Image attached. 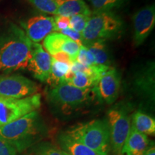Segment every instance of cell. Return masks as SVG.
<instances>
[{"label":"cell","instance_id":"16","mask_svg":"<svg viewBox=\"0 0 155 155\" xmlns=\"http://www.w3.org/2000/svg\"><path fill=\"white\" fill-rule=\"evenodd\" d=\"M86 47L94 56L95 65L107 68H111V61L104 44V41L94 42Z\"/></svg>","mask_w":155,"mask_h":155},{"label":"cell","instance_id":"29","mask_svg":"<svg viewBox=\"0 0 155 155\" xmlns=\"http://www.w3.org/2000/svg\"><path fill=\"white\" fill-rule=\"evenodd\" d=\"M36 155H68L62 150H58L50 146L43 147L39 150Z\"/></svg>","mask_w":155,"mask_h":155},{"label":"cell","instance_id":"20","mask_svg":"<svg viewBox=\"0 0 155 155\" xmlns=\"http://www.w3.org/2000/svg\"><path fill=\"white\" fill-rule=\"evenodd\" d=\"M98 81V79L94 76L77 72L73 73L72 78L65 81V83L79 88H92Z\"/></svg>","mask_w":155,"mask_h":155},{"label":"cell","instance_id":"24","mask_svg":"<svg viewBox=\"0 0 155 155\" xmlns=\"http://www.w3.org/2000/svg\"><path fill=\"white\" fill-rule=\"evenodd\" d=\"M90 16L83 15H78L69 17L70 28L81 34L83 31L84 30L85 28H86Z\"/></svg>","mask_w":155,"mask_h":155},{"label":"cell","instance_id":"28","mask_svg":"<svg viewBox=\"0 0 155 155\" xmlns=\"http://www.w3.org/2000/svg\"><path fill=\"white\" fill-rule=\"evenodd\" d=\"M17 151L8 141L0 138V155H17Z\"/></svg>","mask_w":155,"mask_h":155},{"label":"cell","instance_id":"3","mask_svg":"<svg viewBox=\"0 0 155 155\" xmlns=\"http://www.w3.org/2000/svg\"><path fill=\"white\" fill-rule=\"evenodd\" d=\"M65 133L98 154H109L111 142L107 120H93L71 128Z\"/></svg>","mask_w":155,"mask_h":155},{"label":"cell","instance_id":"19","mask_svg":"<svg viewBox=\"0 0 155 155\" xmlns=\"http://www.w3.org/2000/svg\"><path fill=\"white\" fill-rule=\"evenodd\" d=\"M68 37L60 32H53L44 39L43 45L51 55L62 51L63 45L67 40Z\"/></svg>","mask_w":155,"mask_h":155},{"label":"cell","instance_id":"11","mask_svg":"<svg viewBox=\"0 0 155 155\" xmlns=\"http://www.w3.org/2000/svg\"><path fill=\"white\" fill-rule=\"evenodd\" d=\"M24 32L34 43L41 42L50 34L58 32L55 19L53 17L36 15L22 23Z\"/></svg>","mask_w":155,"mask_h":155},{"label":"cell","instance_id":"8","mask_svg":"<svg viewBox=\"0 0 155 155\" xmlns=\"http://www.w3.org/2000/svg\"><path fill=\"white\" fill-rule=\"evenodd\" d=\"M38 86L34 81L21 75H0V96L23 98L38 93Z\"/></svg>","mask_w":155,"mask_h":155},{"label":"cell","instance_id":"30","mask_svg":"<svg viewBox=\"0 0 155 155\" xmlns=\"http://www.w3.org/2000/svg\"><path fill=\"white\" fill-rule=\"evenodd\" d=\"M56 28L58 29V32L63 29L70 28V19L69 17L64 16H58L55 15L54 17Z\"/></svg>","mask_w":155,"mask_h":155},{"label":"cell","instance_id":"1","mask_svg":"<svg viewBox=\"0 0 155 155\" xmlns=\"http://www.w3.org/2000/svg\"><path fill=\"white\" fill-rule=\"evenodd\" d=\"M32 42L14 24L0 33V75L28 68Z\"/></svg>","mask_w":155,"mask_h":155},{"label":"cell","instance_id":"6","mask_svg":"<svg viewBox=\"0 0 155 155\" xmlns=\"http://www.w3.org/2000/svg\"><path fill=\"white\" fill-rule=\"evenodd\" d=\"M41 105V95L35 94L23 98L0 96V127L15 121Z\"/></svg>","mask_w":155,"mask_h":155},{"label":"cell","instance_id":"14","mask_svg":"<svg viewBox=\"0 0 155 155\" xmlns=\"http://www.w3.org/2000/svg\"><path fill=\"white\" fill-rule=\"evenodd\" d=\"M58 16L71 17L74 15H83L90 16L92 14L88 6L83 0H56Z\"/></svg>","mask_w":155,"mask_h":155},{"label":"cell","instance_id":"15","mask_svg":"<svg viewBox=\"0 0 155 155\" xmlns=\"http://www.w3.org/2000/svg\"><path fill=\"white\" fill-rule=\"evenodd\" d=\"M59 143L62 150L68 155H100L86 145L74 140L65 132L59 137Z\"/></svg>","mask_w":155,"mask_h":155},{"label":"cell","instance_id":"12","mask_svg":"<svg viewBox=\"0 0 155 155\" xmlns=\"http://www.w3.org/2000/svg\"><path fill=\"white\" fill-rule=\"evenodd\" d=\"M52 58L40 44L32 42V57L28 68L41 82H46L51 71Z\"/></svg>","mask_w":155,"mask_h":155},{"label":"cell","instance_id":"7","mask_svg":"<svg viewBox=\"0 0 155 155\" xmlns=\"http://www.w3.org/2000/svg\"><path fill=\"white\" fill-rule=\"evenodd\" d=\"M111 149L116 155H121L122 147L131 129L130 117L124 108H112L108 112Z\"/></svg>","mask_w":155,"mask_h":155},{"label":"cell","instance_id":"17","mask_svg":"<svg viewBox=\"0 0 155 155\" xmlns=\"http://www.w3.org/2000/svg\"><path fill=\"white\" fill-rule=\"evenodd\" d=\"M132 127L145 135H154L155 133L154 119L141 111L136 112L133 115Z\"/></svg>","mask_w":155,"mask_h":155},{"label":"cell","instance_id":"25","mask_svg":"<svg viewBox=\"0 0 155 155\" xmlns=\"http://www.w3.org/2000/svg\"><path fill=\"white\" fill-rule=\"evenodd\" d=\"M76 61L88 67H92L95 65L94 58L92 53L89 51L86 46L83 45H81L80 47Z\"/></svg>","mask_w":155,"mask_h":155},{"label":"cell","instance_id":"26","mask_svg":"<svg viewBox=\"0 0 155 155\" xmlns=\"http://www.w3.org/2000/svg\"><path fill=\"white\" fill-rule=\"evenodd\" d=\"M80 47L81 46L78 44L68 38L67 40L63 45L62 51L66 53L70 56L73 63V62L76 61L78 55L79 53V50H80Z\"/></svg>","mask_w":155,"mask_h":155},{"label":"cell","instance_id":"4","mask_svg":"<svg viewBox=\"0 0 155 155\" xmlns=\"http://www.w3.org/2000/svg\"><path fill=\"white\" fill-rule=\"evenodd\" d=\"M48 98L55 107L65 113L86 107L95 98L98 99L94 88H79L66 83L53 87Z\"/></svg>","mask_w":155,"mask_h":155},{"label":"cell","instance_id":"10","mask_svg":"<svg viewBox=\"0 0 155 155\" xmlns=\"http://www.w3.org/2000/svg\"><path fill=\"white\" fill-rule=\"evenodd\" d=\"M120 87L121 79L119 73L112 68L101 76L94 89L98 101L111 104L119 96Z\"/></svg>","mask_w":155,"mask_h":155},{"label":"cell","instance_id":"18","mask_svg":"<svg viewBox=\"0 0 155 155\" xmlns=\"http://www.w3.org/2000/svg\"><path fill=\"white\" fill-rule=\"evenodd\" d=\"M70 68L71 65L68 64L57 61L52 58L51 71L47 82L52 87L65 83V76L68 73Z\"/></svg>","mask_w":155,"mask_h":155},{"label":"cell","instance_id":"32","mask_svg":"<svg viewBox=\"0 0 155 155\" xmlns=\"http://www.w3.org/2000/svg\"><path fill=\"white\" fill-rule=\"evenodd\" d=\"M143 155H155V149L154 146L150 147L147 150L146 152Z\"/></svg>","mask_w":155,"mask_h":155},{"label":"cell","instance_id":"33","mask_svg":"<svg viewBox=\"0 0 155 155\" xmlns=\"http://www.w3.org/2000/svg\"></svg>","mask_w":155,"mask_h":155},{"label":"cell","instance_id":"21","mask_svg":"<svg viewBox=\"0 0 155 155\" xmlns=\"http://www.w3.org/2000/svg\"><path fill=\"white\" fill-rule=\"evenodd\" d=\"M154 65H151L147 67L137 79V83L141 89H144V91L150 89L152 91H154Z\"/></svg>","mask_w":155,"mask_h":155},{"label":"cell","instance_id":"23","mask_svg":"<svg viewBox=\"0 0 155 155\" xmlns=\"http://www.w3.org/2000/svg\"><path fill=\"white\" fill-rule=\"evenodd\" d=\"M91 4L94 12L110 11V9L117 6L121 0H89Z\"/></svg>","mask_w":155,"mask_h":155},{"label":"cell","instance_id":"2","mask_svg":"<svg viewBox=\"0 0 155 155\" xmlns=\"http://www.w3.org/2000/svg\"><path fill=\"white\" fill-rule=\"evenodd\" d=\"M45 132V126L38 111L0 127V138L8 141L17 152L38 142L43 138Z\"/></svg>","mask_w":155,"mask_h":155},{"label":"cell","instance_id":"9","mask_svg":"<svg viewBox=\"0 0 155 155\" xmlns=\"http://www.w3.org/2000/svg\"><path fill=\"white\" fill-rule=\"evenodd\" d=\"M134 35L133 43L139 47L150 35L155 25L154 5H147L137 11L132 17Z\"/></svg>","mask_w":155,"mask_h":155},{"label":"cell","instance_id":"31","mask_svg":"<svg viewBox=\"0 0 155 155\" xmlns=\"http://www.w3.org/2000/svg\"><path fill=\"white\" fill-rule=\"evenodd\" d=\"M52 58H53V59H55V61L67 63L70 65H71V64H72V61H71L70 56L68 55L66 53H65V52L63 51L59 52V53L52 55Z\"/></svg>","mask_w":155,"mask_h":155},{"label":"cell","instance_id":"27","mask_svg":"<svg viewBox=\"0 0 155 155\" xmlns=\"http://www.w3.org/2000/svg\"><path fill=\"white\" fill-rule=\"evenodd\" d=\"M60 33L64 35L68 38L71 39V40L75 41L76 43H78L79 45L81 46L83 45V38H82V35L79 32H76L74 30H73L72 28H68L63 30H61L59 31Z\"/></svg>","mask_w":155,"mask_h":155},{"label":"cell","instance_id":"13","mask_svg":"<svg viewBox=\"0 0 155 155\" xmlns=\"http://www.w3.org/2000/svg\"><path fill=\"white\" fill-rule=\"evenodd\" d=\"M148 137L144 134L139 132L131 126L129 134L122 147V155H143L149 148Z\"/></svg>","mask_w":155,"mask_h":155},{"label":"cell","instance_id":"5","mask_svg":"<svg viewBox=\"0 0 155 155\" xmlns=\"http://www.w3.org/2000/svg\"><path fill=\"white\" fill-rule=\"evenodd\" d=\"M121 20L111 12L92 13L81 33L83 45L87 46L94 42L114 38L121 32Z\"/></svg>","mask_w":155,"mask_h":155},{"label":"cell","instance_id":"22","mask_svg":"<svg viewBox=\"0 0 155 155\" xmlns=\"http://www.w3.org/2000/svg\"><path fill=\"white\" fill-rule=\"evenodd\" d=\"M38 10L46 13L57 15L58 5L56 0H28Z\"/></svg>","mask_w":155,"mask_h":155}]
</instances>
